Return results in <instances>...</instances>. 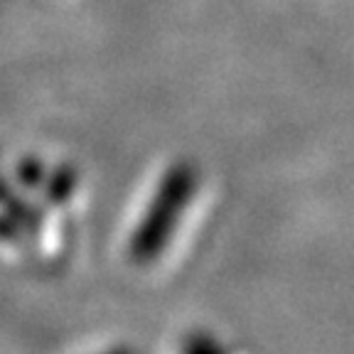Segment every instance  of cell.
Listing matches in <instances>:
<instances>
[{
    "instance_id": "6da1fadb",
    "label": "cell",
    "mask_w": 354,
    "mask_h": 354,
    "mask_svg": "<svg viewBox=\"0 0 354 354\" xmlns=\"http://www.w3.org/2000/svg\"><path fill=\"white\" fill-rule=\"evenodd\" d=\"M192 189H194V175L189 167L177 165L167 172L160 189L155 194L153 205L145 212L143 224L133 234L131 259L136 263H148V261L158 259V254L165 249L177 219H180L189 197H192Z\"/></svg>"
},
{
    "instance_id": "7a4b0ae2",
    "label": "cell",
    "mask_w": 354,
    "mask_h": 354,
    "mask_svg": "<svg viewBox=\"0 0 354 354\" xmlns=\"http://www.w3.org/2000/svg\"><path fill=\"white\" fill-rule=\"evenodd\" d=\"M187 354H221V349L214 339L197 337V339H192V344L187 347Z\"/></svg>"
}]
</instances>
